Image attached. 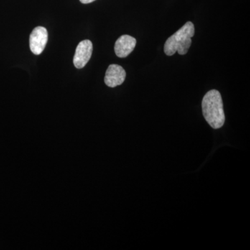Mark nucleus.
Wrapping results in <instances>:
<instances>
[{
  "mask_svg": "<svg viewBox=\"0 0 250 250\" xmlns=\"http://www.w3.org/2000/svg\"><path fill=\"white\" fill-rule=\"evenodd\" d=\"M204 117L213 129H218L225 124L223 99L217 90H209L203 98L202 103Z\"/></svg>",
  "mask_w": 250,
  "mask_h": 250,
  "instance_id": "1",
  "label": "nucleus"
},
{
  "mask_svg": "<svg viewBox=\"0 0 250 250\" xmlns=\"http://www.w3.org/2000/svg\"><path fill=\"white\" fill-rule=\"evenodd\" d=\"M195 34L193 23L188 22L173 35L166 41L164 52L166 55L172 56L176 52L180 55L187 54L192 44V38Z\"/></svg>",
  "mask_w": 250,
  "mask_h": 250,
  "instance_id": "2",
  "label": "nucleus"
},
{
  "mask_svg": "<svg viewBox=\"0 0 250 250\" xmlns=\"http://www.w3.org/2000/svg\"><path fill=\"white\" fill-rule=\"evenodd\" d=\"M48 40V33L43 27H36L29 38V46L33 54L39 55L43 52Z\"/></svg>",
  "mask_w": 250,
  "mask_h": 250,
  "instance_id": "3",
  "label": "nucleus"
},
{
  "mask_svg": "<svg viewBox=\"0 0 250 250\" xmlns=\"http://www.w3.org/2000/svg\"><path fill=\"white\" fill-rule=\"evenodd\" d=\"M93 43L89 40L82 41L79 43L73 59L74 65L77 68H83L88 63L93 53Z\"/></svg>",
  "mask_w": 250,
  "mask_h": 250,
  "instance_id": "4",
  "label": "nucleus"
},
{
  "mask_svg": "<svg viewBox=\"0 0 250 250\" xmlns=\"http://www.w3.org/2000/svg\"><path fill=\"white\" fill-rule=\"evenodd\" d=\"M126 78V72L123 67L117 64L110 65L106 72L104 82L106 85L111 88H115L121 85Z\"/></svg>",
  "mask_w": 250,
  "mask_h": 250,
  "instance_id": "5",
  "label": "nucleus"
},
{
  "mask_svg": "<svg viewBox=\"0 0 250 250\" xmlns=\"http://www.w3.org/2000/svg\"><path fill=\"white\" fill-rule=\"evenodd\" d=\"M136 45V40L132 36L123 35L116 41L115 44V52L117 57L125 58L134 50Z\"/></svg>",
  "mask_w": 250,
  "mask_h": 250,
  "instance_id": "6",
  "label": "nucleus"
},
{
  "mask_svg": "<svg viewBox=\"0 0 250 250\" xmlns=\"http://www.w3.org/2000/svg\"><path fill=\"white\" fill-rule=\"evenodd\" d=\"M95 0H80L82 4H90V3L93 2Z\"/></svg>",
  "mask_w": 250,
  "mask_h": 250,
  "instance_id": "7",
  "label": "nucleus"
}]
</instances>
